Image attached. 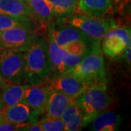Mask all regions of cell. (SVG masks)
<instances>
[{
  "label": "cell",
  "mask_w": 131,
  "mask_h": 131,
  "mask_svg": "<svg viewBox=\"0 0 131 131\" xmlns=\"http://www.w3.org/2000/svg\"><path fill=\"white\" fill-rule=\"evenodd\" d=\"M52 89L58 90L74 100L82 94L87 87L86 83L71 72L47 79Z\"/></svg>",
  "instance_id": "obj_9"
},
{
  "label": "cell",
  "mask_w": 131,
  "mask_h": 131,
  "mask_svg": "<svg viewBox=\"0 0 131 131\" xmlns=\"http://www.w3.org/2000/svg\"><path fill=\"white\" fill-rule=\"evenodd\" d=\"M25 62L29 84L41 83L50 77L52 66L48 44L45 38L38 37L31 47L25 52Z\"/></svg>",
  "instance_id": "obj_1"
},
{
  "label": "cell",
  "mask_w": 131,
  "mask_h": 131,
  "mask_svg": "<svg viewBox=\"0 0 131 131\" xmlns=\"http://www.w3.org/2000/svg\"><path fill=\"white\" fill-rule=\"evenodd\" d=\"M82 118L83 114L82 112L80 113L79 115H77L74 119L69 123L65 127V130L66 131H77L80 130L83 127H82Z\"/></svg>",
  "instance_id": "obj_23"
},
{
  "label": "cell",
  "mask_w": 131,
  "mask_h": 131,
  "mask_svg": "<svg viewBox=\"0 0 131 131\" xmlns=\"http://www.w3.org/2000/svg\"><path fill=\"white\" fill-rule=\"evenodd\" d=\"M51 90L47 80L39 84H29L25 91L23 102L27 104L38 116L42 115L45 112Z\"/></svg>",
  "instance_id": "obj_8"
},
{
  "label": "cell",
  "mask_w": 131,
  "mask_h": 131,
  "mask_svg": "<svg viewBox=\"0 0 131 131\" xmlns=\"http://www.w3.org/2000/svg\"><path fill=\"white\" fill-rule=\"evenodd\" d=\"M0 76L7 83L28 84L26 71L25 52L0 49Z\"/></svg>",
  "instance_id": "obj_4"
},
{
  "label": "cell",
  "mask_w": 131,
  "mask_h": 131,
  "mask_svg": "<svg viewBox=\"0 0 131 131\" xmlns=\"http://www.w3.org/2000/svg\"><path fill=\"white\" fill-rule=\"evenodd\" d=\"M61 48H63L66 45L75 41H83L85 42H97L93 39L88 37L79 28L74 26H66L59 29L54 28H50V34Z\"/></svg>",
  "instance_id": "obj_11"
},
{
  "label": "cell",
  "mask_w": 131,
  "mask_h": 131,
  "mask_svg": "<svg viewBox=\"0 0 131 131\" xmlns=\"http://www.w3.org/2000/svg\"><path fill=\"white\" fill-rule=\"evenodd\" d=\"M106 83V82H101L87 85L77 98L83 114V127L90 124L94 118L103 112L108 106L110 98Z\"/></svg>",
  "instance_id": "obj_2"
},
{
  "label": "cell",
  "mask_w": 131,
  "mask_h": 131,
  "mask_svg": "<svg viewBox=\"0 0 131 131\" xmlns=\"http://www.w3.org/2000/svg\"><path fill=\"white\" fill-rule=\"evenodd\" d=\"M6 119L17 126L18 130L37 121L38 115L24 102L3 108Z\"/></svg>",
  "instance_id": "obj_10"
},
{
  "label": "cell",
  "mask_w": 131,
  "mask_h": 131,
  "mask_svg": "<svg viewBox=\"0 0 131 131\" xmlns=\"http://www.w3.org/2000/svg\"><path fill=\"white\" fill-rule=\"evenodd\" d=\"M7 83V82L0 76V90L5 87Z\"/></svg>",
  "instance_id": "obj_28"
},
{
  "label": "cell",
  "mask_w": 131,
  "mask_h": 131,
  "mask_svg": "<svg viewBox=\"0 0 131 131\" xmlns=\"http://www.w3.org/2000/svg\"><path fill=\"white\" fill-rule=\"evenodd\" d=\"M18 130L17 126L11 123V122H8L7 119L4 121L2 123L0 124V131H14Z\"/></svg>",
  "instance_id": "obj_25"
},
{
  "label": "cell",
  "mask_w": 131,
  "mask_h": 131,
  "mask_svg": "<svg viewBox=\"0 0 131 131\" xmlns=\"http://www.w3.org/2000/svg\"><path fill=\"white\" fill-rule=\"evenodd\" d=\"M70 23L71 26L79 28L88 37L99 43L108 31L117 26L112 19L86 14L73 17Z\"/></svg>",
  "instance_id": "obj_6"
},
{
  "label": "cell",
  "mask_w": 131,
  "mask_h": 131,
  "mask_svg": "<svg viewBox=\"0 0 131 131\" xmlns=\"http://www.w3.org/2000/svg\"><path fill=\"white\" fill-rule=\"evenodd\" d=\"M63 62L65 65L66 72H71L80 63L84 56H76L71 54L64 49H63Z\"/></svg>",
  "instance_id": "obj_22"
},
{
  "label": "cell",
  "mask_w": 131,
  "mask_h": 131,
  "mask_svg": "<svg viewBox=\"0 0 131 131\" xmlns=\"http://www.w3.org/2000/svg\"><path fill=\"white\" fill-rule=\"evenodd\" d=\"M38 37L35 27L15 26L0 31V49L25 52Z\"/></svg>",
  "instance_id": "obj_5"
},
{
  "label": "cell",
  "mask_w": 131,
  "mask_h": 131,
  "mask_svg": "<svg viewBox=\"0 0 131 131\" xmlns=\"http://www.w3.org/2000/svg\"><path fill=\"white\" fill-rule=\"evenodd\" d=\"M122 122L121 117L113 112H101L91 122L90 130L94 131H114Z\"/></svg>",
  "instance_id": "obj_16"
},
{
  "label": "cell",
  "mask_w": 131,
  "mask_h": 131,
  "mask_svg": "<svg viewBox=\"0 0 131 131\" xmlns=\"http://www.w3.org/2000/svg\"><path fill=\"white\" fill-rule=\"evenodd\" d=\"M4 107H5V106H4V105H3V103H2V102L1 100H0V112L2 111V109L4 108Z\"/></svg>",
  "instance_id": "obj_29"
},
{
  "label": "cell",
  "mask_w": 131,
  "mask_h": 131,
  "mask_svg": "<svg viewBox=\"0 0 131 131\" xmlns=\"http://www.w3.org/2000/svg\"><path fill=\"white\" fill-rule=\"evenodd\" d=\"M82 112V109L80 108V104L78 103L77 100V99L73 100L69 104V106L66 108V109L61 117L64 125H65V127L69 123H70L77 115H79L80 113Z\"/></svg>",
  "instance_id": "obj_21"
},
{
  "label": "cell",
  "mask_w": 131,
  "mask_h": 131,
  "mask_svg": "<svg viewBox=\"0 0 131 131\" xmlns=\"http://www.w3.org/2000/svg\"><path fill=\"white\" fill-rule=\"evenodd\" d=\"M52 6L56 14L69 15L77 9L79 0H48Z\"/></svg>",
  "instance_id": "obj_20"
},
{
  "label": "cell",
  "mask_w": 131,
  "mask_h": 131,
  "mask_svg": "<svg viewBox=\"0 0 131 131\" xmlns=\"http://www.w3.org/2000/svg\"><path fill=\"white\" fill-rule=\"evenodd\" d=\"M112 0H79L77 9L83 14L103 17L111 13Z\"/></svg>",
  "instance_id": "obj_12"
},
{
  "label": "cell",
  "mask_w": 131,
  "mask_h": 131,
  "mask_svg": "<svg viewBox=\"0 0 131 131\" xmlns=\"http://www.w3.org/2000/svg\"><path fill=\"white\" fill-rule=\"evenodd\" d=\"M130 42L128 44V45L127 46L126 49L124 51V58L126 61L127 64H130Z\"/></svg>",
  "instance_id": "obj_27"
},
{
  "label": "cell",
  "mask_w": 131,
  "mask_h": 131,
  "mask_svg": "<svg viewBox=\"0 0 131 131\" xmlns=\"http://www.w3.org/2000/svg\"><path fill=\"white\" fill-rule=\"evenodd\" d=\"M28 84L7 83L0 90V100L4 106H11L22 103L24 94Z\"/></svg>",
  "instance_id": "obj_14"
},
{
  "label": "cell",
  "mask_w": 131,
  "mask_h": 131,
  "mask_svg": "<svg viewBox=\"0 0 131 131\" xmlns=\"http://www.w3.org/2000/svg\"><path fill=\"white\" fill-rule=\"evenodd\" d=\"M0 13L34 20L27 0H0Z\"/></svg>",
  "instance_id": "obj_15"
},
{
  "label": "cell",
  "mask_w": 131,
  "mask_h": 131,
  "mask_svg": "<svg viewBox=\"0 0 131 131\" xmlns=\"http://www.w3.org/2000/svg\"><path fill=\"white\" fill-rule=\"evenodd\" d=\"M47 44L49 57L52 66V73H54V77L64 74L66 69L63 62V48L58 45V44L55 42L50 34H49V39L47 41Z\"/></svg>",
  "instance_id": "obj_17"
},
{
  "label": "cell",
  "mask_w": 131,
  "mask_h": 131,
  "mask_svg": "<svg viewBox=\"0 0 131 131\" xmlns=\"http://www.w3.org/2000/svg\"><path fill=\"white\" fill-rule=\"evenodd\" d=\"M15 26L35 27L34 20L28 17H15L0 13V31Z\"/></svg>",
  "instance_id": "obj_19"
},
{
  "label": "cell",
  "mask_w": 131,
  "mask_h": 131,
  "mask_svg": "<svg viewBox=\"0 0 131 131\" xmlns=\"http://www.w3.org/2000/svg\"><path fill=\"white\" fill-rule=\"evenodd\" d=\"M130 28L117 26L108 31L101 39L102 51L111 58L119 56L130 42Z\"/></svg>",
  "instance_id": "obj_7"
},
{
  "label": "cell",
  "mask_w": 131,
  "mask_h": 131,
  "mask_svg": "<svg viewBox=\"0 0 131 131\" xmlns=\"http://www.w3.org/2000/svg\"><path fill=\"white\" fill-rule=\"evenodd\" d=\"M27 2L32 11L34 20L48 22L56 15L48 0H27Z\"/></svg>",
  "instance_id": "obj_18"
},
{
  "label": "cell",
  "mask_w": 131,
  "mask_h": 131,
  "mask_svg": "<svg viewBox=\"0 0 131 131\" xmlns=\"http://www.w3.org/2000/svg\"><path fill=\"white\" fill-rule=\"evenodd\" d=\"M75 100V99H74ZM73 101L65 94L58 90L52 89L47 100L45 114L46 117H61L66 108Z\"/></svg>",
  "instance_id": "obj_13"
},
{
  "label": "cell",
  "mask_w": 131,
  "mask_h": 131,
  "mask_svg": "<svg viewBox=\"0 0 131 131\" xmlns=\"http://www.w3.org/2000/svg\"><path fill=\"white\" fill-rule=\"evenodd\" d=\"M21 130L25 131H43L41 122H35L28 125L25 126L21 129Z\"/></svg>",
  "instance_id": "obj_24"
},
{
  "label": "cell",
  "mask_w": 131,
  "mask_h": 131,
  "mask_svg": "<svg viewBox=\"0 0 131 131\" xmlns=\"http://www.w3.org/2000/svg\"><path fill=\"white\" fill-rule=\"evenodd\" d=\"M71 72L87 85L106 82L104 58L99 44L95 45Z\"/></svg>",
  "instance_id": "obj_3"
},
{
  "label": "cell",
  "mask_w": 131,
  "mask_h": 131,
  "mask_svg": "<svg viewBox=\"0 0 131 131\" xmlns=\"http://www.w3.org/2000/svg\"><path fill=\"white\" fill-rule=\"evenodd\" d=\"M65 130V125L63 122L61 117L54 118V123L52 131H62Z\"/></svg>",
  "instance_id": "obj_26"
}]
</instances>
